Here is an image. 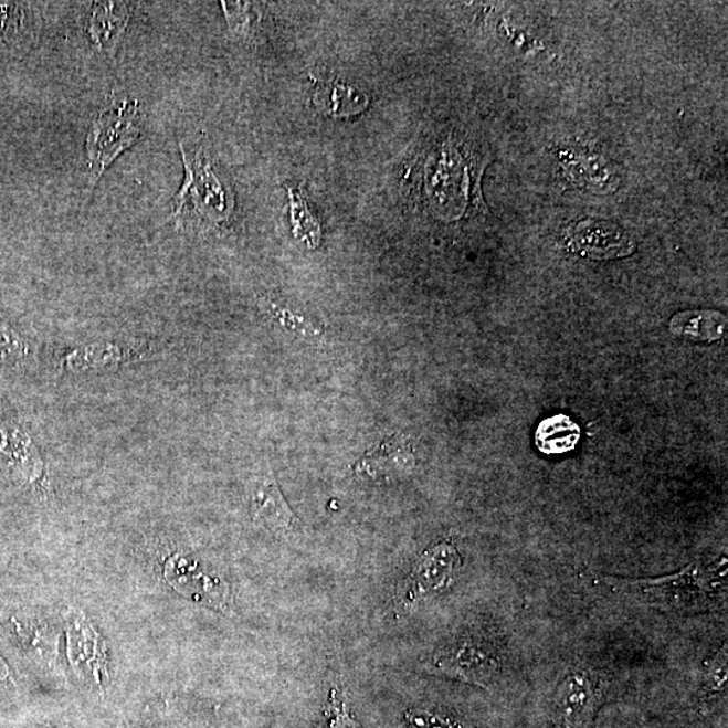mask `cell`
<instances>
[{
    "instance_id": "8fae6325",
    "label": "cell",
    "mask_w": 728,
    "mask_h": 728,
    "mask_svg": "<svg viewBox=\"0 0 728 728\" xmlns=\"http://www.w3.org/2000/svg\"><path fill=\"white\" fill-rule=\"evenodd\" d=\"M577 242L581 250L595 259H614L632 250L629 236L618 225L597 220L578 225Z\"/></svg>"
},
{
    "instance_id": "44dd1931",
    "label": "cell",
    "mask_w": 728,
    "mask_h": 728,
    "mask_svg": "<svg viewBox=\"0 0 728 728\" xmlns=\"http://www.w3.org/2000/svg\"><path fill=\"white\" fill-rule=\"evenodd\" d=\"M27 350L28 348L20 339V336L0 324V354H3L4 357L21 358L27 354Z\"/></svg>"
},
{
    "instance_id": "3957f363",
    "label": "cell",
    "mask_w": 728,
    "mask_h": 728,
    "mask_svg": "<svg viewBox=\"0 0 728 728\" xmlns=\"http://www.w3.org/2000/svg\"><path fill=\"white\" fill-rule=\"evenodd\" d=\"M140 137L137 101L112 104L92 122L87 137L89 191L116 158Z\"/></svg>"
},
{
    "instance_id": "277c9868",
    "label": "cell",
    "mask_w": 728,
    "mask_h": 728,
    "mask_svg": "<svg viewBox=\"0 0 728 728\" xmlns=\"http://www.w3.org/2000/svg\"><path fill=\"white\" fill-rule=\"evenodd\" d=\"M66 657L78 682L103 693L109 684L107 641L83 610L70 608L63 615Z\"/></svg>"
},
{
    "instance_id": "30bf717a",
    "label": "cell",
    "mask_w": 728,
    "mask_h": 728,
    "mask_svg": "<svg viewBox=\"0 0 728 728\" xmlns=\"http://www.w3.org/2000/svg\"><path fill=\"white\" fill-rule=\"evenodd\" d=\"M250 510L256 525L274 535L289 534L297 524V517L273 479L262 478L250 489Z\"/></svg>"
},
{
    "instance_id": "603a6c76",
    "label": "cell",
    "mask_w": 728,
    "mask_h": 728,
    "mask_svg": "<svg viewBox=\"0 0 728 728\" xmlns=\"http://www.w3.org/2000/svg\"><path fill=\"white\" fill-rule=\"evenodd\" d=\"M11 677V669L6 660L0 656V683L8 682Z\"/></svg>"
},
{
    "instance_id": "9c48e42d",
    "label": "cell",
    "mask_w": 728,
    "mask_h": 728,
    "mask_svg": "<svg viewBox=\"0 0 728 728\" xmlns=\"http://www.w3.org/2000/svg\"><path fill=\"white\" fill-rule=\"evenodd\" d=\"M413 468L412 449L407 440L394 434L367 451L355 466V473L374 481H390L408 475Z\"/></svg>"
},
{
    "instance_id": "e0dca14e",
    "label": "cell",
    "mask_w": 728,
    "mask_h": 728,
    "mask_svg": "<svg viewBox=\"0 0 728 728\" xmlns=\"http://www.w3.org/2000/svg\"><path fill=\"white\" fill-rule=\"evenodd\" d=\"M12 627L20 637L28 652L35 654L45 661L56 657L59 634L54 632L52 626L48 623L32 620H18L17 616L12 618Z\"/></svg>"
},
{
    "instance_id": "2e32d148",
    "label": "cell",
    "mask_w": 728,
    "mask_h": 728,
    "mask_svg": "<svg viewBox=\"0 0 728 728\" xmlns=\"http://www.w3.org/2000/svg\"><path fill=\"white\" fill-rule=\"evenodd\" d=\"M128 359V352L113 342H96V345L84 346L72 351L65 358V366L70 370L89 371L113 369Z\"/></svg>"
},
{
    "instance_id": "52a82bcc",
    "label": "cell",
    "mask_w": 728,
    "mask_h": 728,
    "mask_svg": "<svg viewBox=\"0 0 728 728\" xmlns=\"http://www.w3.org/2000/svg\"><path fill=\"white\" fill-rule=\"evenodd\" d=\"M425 671L488 689L499 675L500 663L488 647L473 639H457L439 647Z\"/></svg>"
},
{
    "instance_id": "9a60e30c",
    "label": "cell",
    "mask_w": 728,
    "mask_h": 728,
    "mask_svg": "<svg viewBox=\"0 0 728 728\" xmlns=\"http://www.w3.org/2000/svg\"><path fill=\"white\" fill-rule=\"evenodd\" d=\"M579 439V425L565 414H556L541 421L535 434L537 449L547 455L567 454L574 450Z\"/></svg>"
},
{
    "instance_id": "4fadbf2b",
    "label": "cell",
    "mask_w": 728,
    "mask_h": 728,
    "mask_svg": "<svg viewBox=\"0 0 728 728\" xmlns=\"http://www.w3.org/2000/svg\"><path fill=\"white\" fill-rule=\"evenodd\" d=\"M130 8L127 3H96L91 17V36L97 46L107 52H114L125 34Z\"/></svg>"
},
{
    "instance_id": "ffe728a7",
    "label": "cell",
    "mask_w": 728,
    "mask_h": 728,
    "mask_svg": "<svg viewBox=\"0 0 728 728\" xmlns=\"http://www.w3.org/2000/svg\"><path fill=\"white\" fill-rule=\"evenodd\" d=\"M407 720L410 728H462L452 724L451 720L424 711V709H409Z\"/></svg>"
},
{
    "instance_id": "5bb4252c",
    "label": "cell",
    "mask_w": 728,
    "mask_h": 728,
    "mask_svg": "<svg viewBox=\"0 0 728 728\" xmlns=\"http://www.w3.org/2000/svg\"><path fill=\"white\" fill-rule=\"evenodd\" d=\"M669 328L677 338L717 341L724 338L727 319L717 310H685L673 316Z\"/></svg>"
},
{
    "instance_id": "8992f818",
    "label": "cell",
    "mask_w": 728,
    "mask_h": 728,
    "mask_svg": "<svg viewBox=\"0 0 728 728\" xmlns=\"http://www.w3.org/2000/svg\"><path fill=\"white\" fill-rule=\"evenodd\" d=\"M162 574L170 589L188 601L230 613L232 598L228 581L193 556L171 553L163 562Z\"/></svg>"
},
{
    "instance_id": "6da1fadb",
    "label": "cell",
    "mask_w": 728,
    "mask_h": 728,
    "mask_svg": "<svg viewBox=\"0 0 728 728\" xmlns=\"http://www.w3.org/2000/svg\"><path fill=\"white\" fill-rule=\"evenodd\" d=\"M614 590L635 601L675 614H701L717 609L727 589V560L690 562L680 571L648 579L604 578Z\"/></svg>"
},
{
    "instance_id": "d6986e66",
    "label": "cell",
    "mask_w": 728,
    "mask_h": 728,
    "mask_svg": "<svg viewBox=\"0 0 728 728\" xmlns=\"http://www.w3.org/2000/svg\"><path fill=\"white\" fill-rule=\"evenodd\" d=\"M324 715L328 719V728H359L358 721L348 711L345 697H339L336 689L330 690Z\"/></svg>"
},
{
    "instance_id": "ba28073f",
    "label": "cell",
    "mask_w": 728,
    "mask_h": 728,
    "mask_svg": "<svg viewBox=\"0 0 728 728\" xmlns=\"http://www.w3.org/2000/svg\"><path fill=\"white\" fill-rule=\"evenodd\" d=\"M602 693L584 672L571 673L555 695L553 721L559 728H590Z\"/></svg>"
},
{
    "instance_id": "7a4b0ae2",
    "label": "cell",
    "mask_w": 728,
    "mask_h": 728,
    "mask_svg": "<svg viewBox=\"0 0 728 728\" xmlns=\"http://www.w3.org/2000/svg\"><path fill=\"white\" fill-rule=\"evenodd\" d=\"M186 181L171 203V219L180 228L213 229L229 222L234 194L217 173L215 161L203 139L180 144Z\"/></svg>"
},
{
    "instance_id": "ac0fdd59",
    "label": "cell",
    "mask_w": 728,
    "mask_h": 728,
    "mask_svg": "<svg viewBox=\"0 0 728 728\" xmlns=\"http://www.w3.org/2000/svg\"><path fill=\"white\" fill-rule=\"evenodd\" d=\"M287 201H289L293 232L299 242L307 244L309 249L319 246L321 241V228L319 222L309 210L302 186L287 187Z\"/></svg>"
},
{
    "instance_id": "7c38bea8",
    "label": "cell",
    "mask_w": 728,
    "mask_h": 728,
    "mask_svg": "<svg viewBox=\"0 0 728 728\" xmlns=\"http://www.w3.org/2000/svg\"><path fill=\"white\" fill-rule=\"evenodd\" d=\"M312 102L323 114L342 118L363 113L369 106V96L350 84L324 81L317 85Z\"/></svg>"
},
{
    "instance_id": "5b68a950",
    "label": "cell",
    "mask_w": 728,
    "mask_h": 728,
    "mask_svg": "<svg viewBox=\"0 0 728 728\" xmlns=\"http://www.w3.org/2000/svg\"><path fill=\"white\" fill-rule=\"evenodd\" d=\"M462 566V555L454 544L443 541L428 548L397 590V603L402 609L410 610L431 601L451 589Z\"/></svg>"
},
{
    "instance_id": "7402d4cb",
    "label": "cell",
    "mask_w": 728,
    "mask_h": 728,
    "mask_svg": "<svg viewBox=\"0 0 728 728\" xmlns=\"http://www.w3.org/2000/svg\"><path fill=\"white\" fill-rule=\"evenodd\" d=\"M727 680V647L721 648L717 658L714 660L708 672L709 687L721 689L726 687Z\"/></svg>"
}]
</instances>
